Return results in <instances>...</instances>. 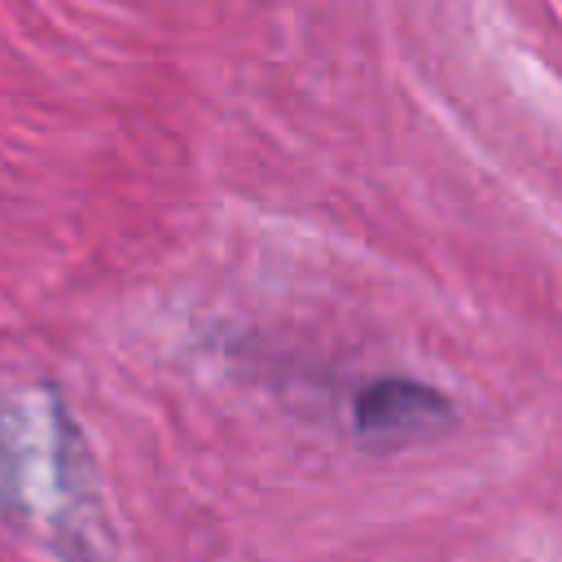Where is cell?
I'll list each match as a JSON object with an SVG mask.
<instances>
[{"label": "cell", "mask_w": 562, "mask_h": 562, "mask_svg": "<svg viewBox=\"0 0 562 562\" xmlns=\"http://www.w3.org/2000/svg\"><path fill=\"white\" fill-rule=\"evenodd\" d=\"M351 422L373 443H408V439L435 435L448 422V400L426 382L378 378L356 395Z\"/></svg>", "instance_id": "obj_1"}]
</instances>
